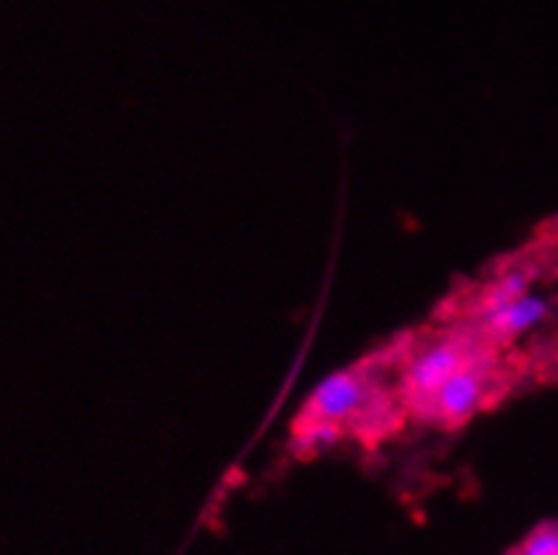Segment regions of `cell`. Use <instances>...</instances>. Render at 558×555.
<instances>
[{
    "mask_svg": "<svg viewBox=\"0 0 558 555\" xmlns=\"http://www.w3.org/2000/svg\"><path fill=\"white\" fill-rule=\"evenodd\" d=\"M494 354L472 330L453 332L448 337H437L432 343L421 345L415 354H410L400 372V399L408 412H418L432 396L437 394L459 370H464L477 356Z\"/></svg>",
    "mask_w": 558,
    "mask_h": 555,
    "instance_id": "1",
    "label": "cell"
},
{
    "mask_svg": "<svg viewBox=\"0 0 558 555\" xmlns=\"http://www.w3.org/2000/svg\"><path fill=\"white\" fill-rule=\"evenodd\" d=\"M378 388V370H373V361L335 372L300 407L294 418V434L313 432V429L349 432Z\"/></svg>",
    "mask_w": 558,
    "mask_h": 555,
    "instance_id": "2",
    "label": "cell"
},
{
    "mask_svg": "<svg viewBox=\"0 0 558 555\" xmlns=\"http://www.w3.org/2000/svg\"><path fill=\"white\" fill-rule=\"evenodd\" d=\"M499 359L502 354H483L475 361L459 370L418 412L415 418L426 423H437L442 429L466 427L481 410H486L488 399L499 383Z\"/></svg>",
    "mask_w": 558,
    "mask_h": 555,
    "instance_id": "3",
    "label": "cell"
},
{
    "mask_svg": "<svg viewBox=\"0 0 558 555\" xmlns=\"http://www.w3.org/2000/svg\"><path fill=\"white\" fill-rule=\"evenodd\" d=\"M548 316H550V299L539 297V294L532 292V294H526V297L515 299V303L508 305V308L492 313L488 319L475 321L470 330L483 345H486L488 350H494V354H502L512 340H518L521 334L532 332L534 326L543 324Z\"/></svg>",
    "mask_w": 558,
    "mask_h": 555,
    "instance_id": "4",
    "label": "cell"
},
{
    "mask_svg": "<svg viewBox=\"0 0 558 555\" xmlns=\"http://www.w3.org/2000/svg\"><path fill=\"white\" fill-rule=\"evenodd\" d=\"M537 275H539L537 264L526 262V264H518V268L505 270V273H499L497 278H492V281L475 294V299H472V310H470L472 324H475V321L488 319V316L508 308V305L515 303V299L532 294V286L534 281H537Z\"/></svg>",
    "mask_w": 558,
    "mask_h": 555,
    "instance_id": "5",
    "label": "cell"
},
{
    "mask_svg": "<svg viewBox=\"0 0 558 555\" xmlns=\"http://www.w3.org/2000/svg\"><path fill=\"white\" fill-rule=\"evenodd\" d=\"M508 555H558V520L534 526Z\"/></svg>",
    "mask_w": 558,
    "mask_h": 555,
    "instance_id": "6",
    "label": "cell"
}]
</instances>
